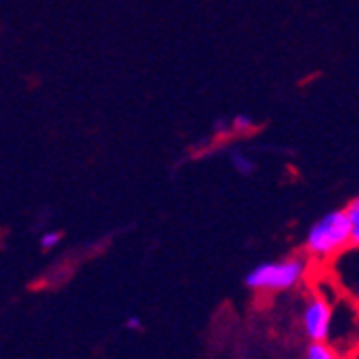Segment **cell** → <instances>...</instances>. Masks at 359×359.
Instances as JSON below:
<instances>
[{"mask_svg":"<svg viewBox=\"0 0 359 359\" xmlns=\"http://www.w3.org/2000/svg\"><path fill=\"white\" fill-rule=\"evenodd\" d=\"M228 158H230L232 169H235L239 175H252V173H255V169H257L255 160L250 158L245 151H241V149H232V151L228 154Z\"/></svg>","mask_w":359,"mask_h":359,"instance_id":"5","label":"cell"},{"mask_svg":"<svg viewBox=\"0 0 359 359\" xmlns=\"http://www.w3.org/2000/svg\"><path fill=\"white\" fill-rule=\"evenodd\" d=\"M302 359H348L329 342H309L302 351Z\"/></svg>","mask_w":359,"mask_h":359,"instance_id":"4","label":"cell"},{"mask_svg":"<svg viewBox=\"0 0 359 359\" xmlns=\"http://www.w3.org/2000/svg\"><path fill=\"white\" fill-rule=\"evenodd\" d=\"M313 261L307 255H292L278 261H263L250 267L243 285L255 294H287L300 287L309 276Z\"/></svg>","mask_w":359,"mask_h":359,"instance_id":"2","label":"cell"},{"mask_svg":"<svg viewBox=\"0 0 359 359\" xmlns=\"http://www.w3.org/2000/svg\"><path fill=\"white\" fill-rule=\"evenodd\" d=\"M348 359H359V346H357V348H355V351L348 355Z\"/></svg>","mask_w":359,"mask_h":359,"instance_id":"9","label":"cell"},{"mask_svg":"<svg viewBox=\"0 0 359 359\" xmlns=\"http://www.w3.org/2000/svg\"><path fill=\"white\" fill-rule=\"evenodd\" d=\"M62 241V232L57 230H46L42 232V237H40V248L42 250H53V248H57Z\"/></svg>","mask_w":359,"mask_h":359,"instance_id":"7","label":"cell"},{"mask_svg":"<svg viewBox=\"0 0 359 359\" xmlns=\"http://www.w3.org/2000/svg\"><path fill=\"white\" fill-rule=\"evenodd\" d=\"M333 316H335L333 302L322 292H313L304 300L300 313V327L304 337H307V342H329L333 329Z\"/></svg>","mask_w":359,"mask_h":359,"instance_id":"3","label":"cell"},{"mask_svg":"<svg viewBox=\"0 0 359 359\" xmlns=\"http://www.w3.org/2000/svg\"><path fill=\"white\" fill-rule=\"evenodd\" d=\"M232 123V134H248L255 130V118L248 114H237L230 118Z\"/></svg>","mask_w":359,"mask_h":359,"instance_id":"6","label":"cell"},{"mask_svg":"<svg viewBox=\"0 0 359 359\" xmlns=\"http://www.w3.org/2000/svg\"><path fill=\"white\" fill-rule=\"evenodd\" d=\"M123 327L128 329V331H142V329H145V325H142V318L136 316V313H132V316L125 318Z\"/></svg>","mask_w":359,"mask_h":359,"instance_id":"8","label":"cell"},{"mask_svg":"<svg viewBox=\"0 0 359 359\" xmlns=\"http://www.w3.org/2000/svg\"><path fill=\"white\" fill-rule=\"evenodd\" d=\"M304 255L313 263L325 265L353 248V226L344 208L329 210L318 217L304 235Z\"/></svg>","mask_w":359,"mask_h":359,"instance_id":"1","label":"cell"}]
</instances>
